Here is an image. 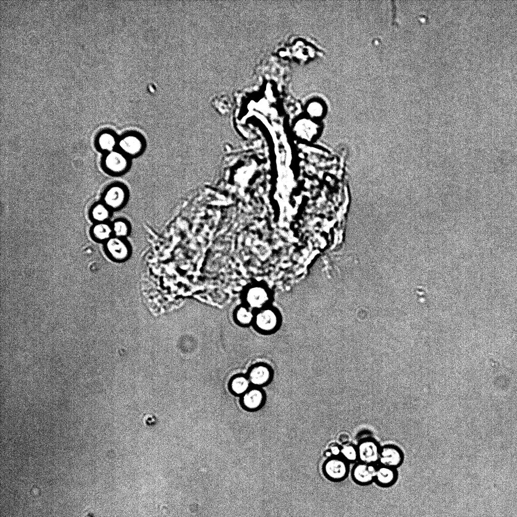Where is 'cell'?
I'll use <instances>...</instances> for the list:
<instances>
[{
	"label": "cell",
	"mask_w": 517,
	"mask_h": 517,
	"mask_svg": "<svg viewBox=\"0 0 517 517\" xmlns=\"http://www.w3.org/2000/svg\"><path fill=\"white\" fill-rule=\"evenodd\" d=\"M119 150L129 158L138 156L144 149L143 138L137 133H126L118 140Z\"/></svg>",
	"instance_id": "1"
},
{
	"label": "cell",
	"mask_w": 517,
	"mask_h": 517,
	"mask_svg": "<svg viewBox=\"0 0 517 517\" xmlns=\"http://www.w3.org/2000/svg\"><path fill=\"white\" fill-rule=\"evenodd\" d=\"M105 163L107 169L115 174L126 172L130 165L129 158L119 149L109 152Z\"/></svg>",
	"instance_id": "2"
},
{
	"label": "cell",
	"mask_w": 517,
	"mask_h": 517,
	"mask_svg": "<svg viewBox=\"0 0 517 517\" xmlns=\"http://www.w3.org/2000/svg\"><path fill=\"white\" fill-rule=\"evenodd\" d=\"M128 198L127 189L121 185H115L107 190L104 200L106 204L113 209L123 206Z\"/></svg>",
	"instance_id": "3"
},
{
	"label": "cell",
	"mask_w": 517,
	"mask_h": 517,
	"mask_svg": "<svg viewBox=\"0 0 517 517\" xmlns=\"http://www.w3.org/2000/svg\"><path fill=\"white\" fill-rule=\"evenodd\" d=\"M107 248L111 255L117 261L125 260L129 255V246L123 238L115 237L109 239Z\"/></svg>",
	"instance_id": "4"
},
{
	"label": "cell",
	"mask_w": 517,
	"mask_h": 517,
	"mask_svg": "<svg viewBox=\"0 0 517 517\" xmlns=\"http://www.w3.org/2000/svg\"><path fill=\"white\" fill-rule=\"evenodd\" d=\"M278 322L276 314L270 309H264L260 311L255 317L256 325L264 331L274 330L277 327Z\"/></svg>",
	"instance_id": "5"
},
{
	"label": "cell",
	"mask_w": 517,
	"mask_h": 517,
	"mask_svg": "<svg viewBox=\"0 0 517 517\" xmlns=\"http://www.w3.org/2000/svg\"><path fill=\"white\" fill-rule=\"evenodd\" d=\"M246 298L250 306L260 308L267 302L269 297L267 292L264 288L255 286L248 290Z\"/></svg>",
	"instance_id": "6"
},
{
	"label": "cell",
	"mask_w": 517,
	"mask_h": 517,
	"mask_svg": "<svg viewBox=\"0 0 517 517\" xmlns=\"http://www.w3.org/2000/svg\"><path fill=\"white\" fill-rule=\"evenodd\" d=\"M358 452L360 459L367 463L375 461L379 456L378 447L372 441L362 442L359 446Z\"/></svg>",
	"instance_id": "7"
},
{
	"label": "cell",
	"mask_w": 517,
	"mask_h": 517,
	"mask_svg": "<svg viewBox=\"0 0 517 517\" xmlns=\"http://www.w3.org/2000/svg\"><path fill=\"white\" fill-rule=\"evenodd\" d=\"M325 472L329 477L334 479H339L345 475L347 468L343 461L338 459H332L326 462Z\"/></svg>",
	"instance_id": "8"
},
{
	"label": "cell",
	"mask_w": 517,
	"mask_h": 517,
	"mask_svg": "<svg viewBox=\"0 0 517 517\" xmlns=\"http://www.w3.org/2000/svg\"><path fill=\"white\" fill-rule=\"evenodd\" d=\"M401 458L399 451L392 446L384 447L380 453V461L386 467L397 466Z\"/></svg>",
	"instance_id": "9"
},
{
	"label": "cell",
	"mask_w": 517,
	"mask_h": 517,
	"mask_svg": "<svg viewBox=\"0 0 517 517\" xmlns=\"http://www.w3.org/2000/svg\"><path fill=\"white\" fill-rule=\"evenodd\" d=\"M376 470L370 464L362 463L357 465L353 471V476L360 483H366L371 481L376 475Z\"/></svg>",
	"instance_id": "10"
},
{
	"label": "cell",
	"mask_w": 517,
	"mask_h": 517,
	"mask_svg": "<svg viewBox=\"0 0 517 517\" xmlns=\"http://www.w3.org/2000/svg\"><path fill=\"white\" fill-rule=\"evenodd\" d=\"M271 373L269 369L263 365L257 366L252 368L249 375L250 382L257 385L267 383L270 379Z\"/></svg>",
	"instance_id": "11"
},
{
	"label": "cell",
	"mask_w": 517,
	"mask_h": 517,
	"mask_svg": "<svg viewBox=\"0 0 517 517\" xmlns=\"http://www.w3.org/2000/svg\"><path fill=\"white\" fill-rule=\"evenodd\" d=\"M263 393L258 389L248 391L243 397L244 405L248 409H254L259 407L263 403Z\"/></svg>",
	"instance_id": "12"
},
{
	"label": "cell",
	"mask_w": 517,
	"mask_h": 517,
	"mask_svg": "<svg viewBox=\"0 0 517 517\" xmlns=\"http://www.w3.org/2000/svg\"><path fill=\"white\" fill-rule=\"evenodd\" d=\"M98 143L101 149L109 152L115 150L118 146V140L115 135L110 133H104L99 137Z\"/></svg>",
	"instance_id": "13"
},
{
	"label": "cell",
	"mask_w": 517,
	"mask_h": 517,
	"mask_svg": "<svg viewBox=\"0 0 517 517\" xmlns=\"http://www.w3.org/2000/svg\"><path fill=\"white\" fill-rule=\"evenodd\" d=\"M375 476L380 483L388 484L393 481L395 474L393 471L388 467H382L376 470Z\"/></svg>",
	"instance_id": "14"
},
{
	"label": "cell",
	"mask_w": 517,
	"mask_h": 517,
	"mask_svg": "<svg viewBox=\"0 0 517 517\" xmlns=\"http://www.w3.org/2000/svg\"><path fill=\"white\" fill-rule=\"evenodd\" d=\"M249 386L248 380L244 377H237L231 382V387L234 392L237 394L244 393Z\"/></svg>",
	"instance_id": "15"
},
{
	"label": "cell",
	"mask_w": 517,
	"mask_h": 517,
	"mask_svg": "<svg viewBox=\"0 0 517 517\" xmlns=\"http://www.w3.org/2000/svg\"><path fill=\"white\" fill-rule=\"evenodd\" d=\"M113 230L116 237L123 238L129 234V226L125 221L118 220L114 223Z\"/></svg>",
	"instance_id": "16"
},
{
	"label": "cell",
	"mask_w": 517,
	"mask_h": 517,
	"mask_svg": "<svg viewBox=\"0 0 517 517\" xmlns=\"http://www.w3.org/2000/svg\"><path fill=\"white\" fill-rule=\"evenodd\" d=\"M112 232L111 228L106 224H99L93 228L95 236L99 239L105 240L109 238Z\"/></svg>",
	"instance_id": "17"
},
{
	"label": "cell",
	"mask_w": 517,
	"mask_h": 517,
	"mask_svg": "<svg viewBox=\"0 0 517 517\" xmlns=\"http://www.w3.org/2000/svg\"><path fill=\"white\" fill-rule=\"evenodd\" d=\"M252 313L244 307L239 308L236 313V318L239 323L243 325L249 324L252 320Z\"/></svg>",
	"instance_id": "18"
},
{
	"label": "cell",
	"mask_w": 517,
	"mask_h": 517,
	"mask_svg": "<svg viewBox=\"0 0 517 517\" xmlns=\"http://www.w3.org/2000/svg\"><path fill=\"white\" fill-rule=\"evenodd\" d=\"M92 215L95 220L103 221L109 217V211L106 206L99 204L94 208Z\"/></svg>",
	"instance_id": "19"
},
{
	"label": "cell",
	"mask_w": 517,
	"mask_h": 517,
	"mask_svg": "<svg viewBox=\"0 0 517 517\" xmlns=\"http://www.w3.org/2000/svg\"><path fill=\"white\" fill-rule=\"evenodd\" d=\"M341 453L345 458L350 460H354L357 456V451L351 445H346L341 450Z\"/></svg>",
	"instance_id": "20"
},
{
	"label": "cell",
	"mask_w": 517,
	"mask_h": 517,
	"mask_svg": "<svg viewBox=\"0 0 517 517\" xmlns=\"http://www.w3.org/2000/svg\"><path fill=\"white\" fill-rule=\"evenodd\" d=\"M312 109H313V113H314L315 115H320L322 112V107L320 105L317 104L313 105L312 107Z\"/></svg>",
	"instance_id": "21"
},
{
	"label": "cell",
	"mask_w": 517,
	"mask_h": 517,
	"mask_svg": "<svg viewBox=\"0 0 517 517\" xmlns=\"http://www.w3.org/2000/svg\"><path fill=\"white\" fill-rule=\"evenodd\" d=\"M330 451L331 454L333 455H338L340 451H341L340 450L339 447L337 445L331 446L330 448Z\"/></svg>",
	"instance_id": "22"
},
{
	"label": "cell",
	"mask_w": 517,
	"mask_h": 517,
	"mask_svg": "<svg viewBox=\"0 0 517 517\" xmlns=\"http://www.w3.org/2000/svg\"><path fill=\"white\" fill-rule=\"evenodd\" d=\"M339 440L340 442L344 443L346 442L349 440V436L346 434H341L339 437Z\"/></svg>",
	"instance_id": "23"
}]
</instances>
